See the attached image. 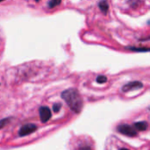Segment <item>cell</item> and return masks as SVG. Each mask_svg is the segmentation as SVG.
I'll return each instance as SVG.
<instances>
[{
  "instance_id": "obj_1",
  "label": "cell",
  "mask_w": 150,
  "mask_h": 150,
  "mask_svg": "<svg viewBox=\"0 0 150 150\" xmlns=\"http://www.w3.org/2000/svg\"><path fill=\"white\" fill-rule=\"evenodd\" d=\"M62 98L67 103V105L75 113H79L82 111L83 102L82 97L76 89L70 88L64 91L62 93Z\"/></svg>"
},
{
  "instance_id": "obj_2",
  "label": "cell",
  "mask_w": 150,
  "mask_h": 150,
  "mask_svg": "<svg viewBox=\"0 0 150 150\" xmlns=\"http://www.w3.org/2000/svg\"><path fill=\"white\" fill-rule=\"evenodd\" d=\"M117 130L119 133L126 135V136H128V137H134L138 134L137 131L134 129V127L132 126H129V125H127V124H122V125H120L118 127H117Z\"/></svg>"
},
{
  "instance_id": "obj_3",
  "label": "cell",
  "mask_w": 150,
  "mask_h": 150,
  "mask_svg": "<svg viewBox=\"0 0 150 150\" xmlns=\"http://www.w3.org/2000/svg\"><path fill=\"white\" fill-rule=\"evenodd\" d=\"M37 130V126L34 124H25L24 126H22L18 131V135L20 137H24L26 135H29L31 134H33V132H35Z\"/></svg>"
},
{
  "instance_id": "obj_4",
  "label": "cell",
  "mask_w": 150,
  "mask_h": 150,
  "mask_svg": "<svg viewBox=\"0 0 150 150\" xmlns=\"http://www.w3.org/2000/svg\"><path fill=\"white\" fill-rule=\"evenodd\" d=\"M142 87H143V83L142 82L133 81V82H130V83L125 84L122 87V91L123 92H128V91H135V90L142 89Z\"/></svg>"
},
{
  "instance_id": "obj_5",
  "label": "cell",
  "mask_w": 150,
  "mask_h": 150,
  "mask_svg": "<svg viewBox=\"0 0 150 150\" xmlns=\"http://www.w3.org/2000/svg\"><path fill=\"white\" fill-rule=\"evenodd\" d=\"M40 112V118L42 123H46L47 122L50 118H51V111L47 106H42L40 108L39 110Z\"/></svg>"
},
{
  "instance_id": "obj_6",
  "label": "cell",
  "mask_w": 150,
  "mask_h": 150,
  "mask_svg": "<svg viewBox=\"0 0 150 150\" xmlns=\"http://www.w3.org/2000/svg\"><path fill=\"white\" fill-rule=\"evenodd\" d=\"M134 127V129L138 132V131H145L148 128V123L145 121H139L134 124L133 126Z\"/></svg>"
},
{
  "instance_id": "obj_7",
  "label": "cell",
  "mask_w": 150,
  "mask_h": 150,
  "mask_svg": "<svg viewBox=\"0 0 150 150\" xmlns=\"http://www.w3.org/2000/svg\"><path fill=\"white\" fill-rule=\"evenodd\" d=\"M98 6H99V9L101 10V11L104 14H106L107 13V11L109 10V4H108V3L105 0H103L101 2H99Z\"/></svg>"
},
{
  "instance_id": "obj_8",
  "label": "cell",
  "mask_w": 150,
  "mask_h": 150,
  "mask_svg": "<svg viewBox=\"0 0 150 150\" xmlns=\"http://www.w3.org/2000/svg\"><path fill=\"white\" fill-rule=\"evenodd\" d=\"M127 49H129L131 51L134 52H150V47H127Z\"/></svg>"
},
{
  "instance_id": "obj_9",
  "label": "cell",
  "mask_w": 150,
  "mask_h": 150,
  "mask_svg": "<svg viewBox=\"0 0 150 150\" xmlns=\"http://www.w3.org/2000/svg\"><path fill=\"white\" fill-rule=\"evenodd\" d=\"M62 3V0H50L47 4V8L48 9H54L60 5Z\"/></svg>"
},
{
  "instance_id": "obj_10",
  "label": "cell",
  "mask_w": 150,
  "mask_h": 150,
  "mask_svg": "<svg viewBox=\"0 0 150 150\" xmlns=\"http://www.w3.org/2000/svg\"><path fill=\"white\" fill-rule=\"evenodd\" d=\"M96 81L98 83H105L107 82V77L105 76H98L96 79Z\"/></svg>"
},
{
  "instance_id": "obj_11",
  "label": "cell",
  "mask_w": 150,
  "mask_h": 150,
  "mask_svg": "<svg viewBox=\"0 0 150 150\" xmlns=\"http://www.w3.org/2000/svg\"><path fill=\"white\" fill-rule=\"evenodd\" d=\"M9 121H10V119H9V118L1 120H0V129H2L4 127H5V126L9 123Z\"/></svg>"
},
{
  "instance_id": "obj_12",
  "label": "cell",
  "mask_w": 150,
  "mask_h": 150,
  "mask_svg": "<svg viewBox=\"0 0 150 150\" xmlns=\"http://www.w3.org/2000/svg\"><path fill=\"white\" fill-rule=\"evenodd\" d=\"M61 107H62V104L61 103H55L53 105V110H54V112H58L61 110Z\"/></svg>"
},
{
  "instance_id": "obj_13",
  "label": "cell",
  "mask_w": 150,
  "mask_h": 150,
  "mask_svg": "<svg viewBox=\"0 0 150 150\" xmlns=\"http://www.w3.org/2000/svg\"><path fill=\"white\" fill-rule=\"evenodd\" d=\"M78 150H91V149L89 146H83V147H81Z\"/></svg>"
},
{
  "instance_id": "obj_14",
  "label": "cell",
  "mask_w": 150,
  "mask_h": 150,
  "mask_svg": "<svg viewBox=\"0 0 150 150\" xmlns=\"http://www.w3.org/2000/svg\"><path fill=\"white\" fill-rule=\"evenodd\" d=\"M120 150H129V149H120Z\"/></svg>"
},
{
  "instance_id": "obj_15",
  "label": "cell",
  "mask_w": 150,
  "mask_h": 150,
  "mask_svg": "<svg viewBox=\"0 0 150 150\" xmlns=\"http://www.w3.org/2000/svg\"><path fill=\"white\" fill-rule=\"evenodd\" d=\"M34 1H35V2H37V3H38V2H40V0H34Z\"/></svg>"
},
{
  "instance_id": "obj_16",
  "label": "cell",
  "mask_w": 150,
  "mask_h": 150,
  "mask_svg": "<svg viewBox=\"0 0 150 150\" xmlns=\"http://www.w3.org/2000/svg\"><path fill=\"white\" fill-rule=\"evenodd\" d=\"M3 1H5V0H0V2H3Z\"/></svg>"
}]
</instances>
